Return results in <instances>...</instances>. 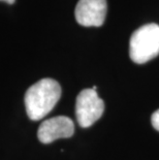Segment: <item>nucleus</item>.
<instances>
[{
  "instance_id": "obj_1",
  "label": "nucleus",
  "mask_w": 159,
  "mask_h": 160,
  "mask_svg": "<svg viewBox=\"0 0 159 160\" xmlns=\"http://www.w3.org/2000/svg\"><path fill=\"white\" fill-rule=\"evenodd\" d=\"M61 97V87L53 79H42L27 90L25 107L29 119L38 121L45 118Z\"/></svg>"
},
{
  "instance_id": "obj_2",
  "label": "nucleus",
  "mask_w": 159,
  "mask_h": 160,
  "mask_svg": "<svg viewBox=\"0 0 159 160\" xmlns=\"http://www.w3.org/2000/svg\"><path fill=\"white\" fill-rule=\"evenodd\" d=\"M159 55V25L154 23L140 27L132 33L129 56L134 63L143 64Z\"/></svg>"
},
{
  "instance_id": "obj_3",
  "label": "nucleus",
  "mask_w": 159,
  "mask_h": 160,
  "mask_svg": "<svg viewBox=\"0 0 159 160\" xmlns=\"http://www.w3.org/2000/svg\"><path fill=\"white\" fill-rule=\"evenodd\" d=\"M104 103L93 89L80 92L76 102V116L81 127L87 128L93 125L103 114Z\"/></svg>"
},
{
  "instance_id": "obj_4",
  "label": "nucleus",
  "mask_w": 159,
  "mask_h": 160,
  "mask_svg": "<svg viewBox=\"0 0 159 160\" xmlns=\"http://www.w3.org/2000/svg\"><path fill=\"white\" fill-rule=\"evenodd\" d=\"M107 0H80L76 6L77 22L85 27H99L106 20Z\"/></svg>"
},
{
  "instance_id": "obj_5",
  "label": "nucleus",
  "mask_w": 159,
  "mask_h": 160,
  "mask_svg": "<svg viewBox=\"0 0 159 160\" xmlns=\"http://www.w3.org/2000/svg\"><path fill=\"white\" fill-rule=\"evenodd\" d=\"M74 132L72 120L65 116H58L45 120L40 124L37 137L42 144H51L59 138H68Z\"/></svg>"
},
{
  "instance_id": "obj_6",
  "label": "nucleus",
  "mask_w": 159,
  "mask_h": 160,
  "mask_svg": "<svg viewBox=\"0 0 159 160\" xmlns=\"http://www.w3.org/2000/svg\"><path fill=\"white\" fill-rule=\"evenodd\" d=\"M151 123L153 127L159 131V110H157L151 117Z\"/></svg>"
},
{
  "instance_id": "obj_7",
  "label": "nucleus",
  "mask_w": 159,
  "mask_h": 160,
  "mask_svg": "<svg viewBox=\"0 0 159 160\" xmlns=\"http://www.w3.org/2000/svg\"><path fill=\"white\" fill-rule=\"evenodd\" d=\"M0 1H4L6 3H9V4H12V3L15 2V0H0Z\"/></svg>"
}]
</instances>
